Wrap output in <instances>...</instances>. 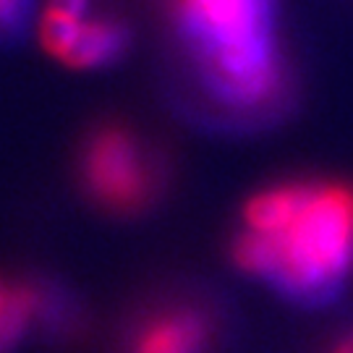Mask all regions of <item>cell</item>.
<instances>
[{
	"mask_svg": "<svg viewBox=\"0 0 353 353\" xmlns=\"http://www.w3.org/2000/svg\"><path fill=\"white\" fill-rule=\"evenodd\" d=\"M178 16L223 100L256 105L275 92L280 74L270 0H181Z\"/></svg>",
	"mask_w": 353,
	"mask_h": 353,
	"instance_id": "6da1fadb",
	"label": "cell"
},
{
	"mask_svg": "<svg viewBox=\"0 0 353 353\" xmlns=\"http://www.w3.org/2000/svg\"><path fill=\"white\" fill-rule=\"evenodd\" d=\"M272 239L278 267L270 280L285 296L301 301L332 296L353 270V189L314 183L301 212Z\"/></svg>",
	"mask_w": 353,
	"mask_h": 353,
	"instance_id": "7a4b0ae2",
	"label": "cell"
},
{
	"mask_svg": "<svg viewBox=\"0 0 353 353\" xmlns=\"http://www.w3.org/2000/svg\"><path fill=\"white\" fill-rule=\"evenodd\" d=\"M81 178L92 199L113 212H139L154 196V163L123 126L92 131L81 152Z\"/></svg>",
	"mask_w": 353,
	"mask_h": 353,
	"instance_id": "3957f363",
	"label": "cell"
},
{
	"mask_svg": "<svg viewBox=\"0 0 353 353\" xmlns=\"http://www.w3.org/2000/svg\"><path fill=\"white\" fill-rule=\"evenodd\" d=\"M212 338L210 316L196 306H173L139 327L131 353H204Z\"/></svg>",
	"mask_w": 353,
	"mask_h": 353,
	"instance_id": "277c9868",
	"label": "cell"
},
{
	"mask_svg": "<svg viewBox=\"0 0 353 353\" xmlns=\"http://www.w3.org/2000/svg\"><path fill=\"white\" fill-rule=\"evenodd\" d=\"M314 183L309 181H290L280 183L275 189H265L254 194L243 207V223L249 230L275 236L290 225V220L301 212Z\"/></svg>",
	"mask_w": 353,
	"mask_h": 353,
	"instance_id": "5b68a950",
	"label": "cell"
},
{
	"mask_svg": "<svg viewBox=\"0 0 353 353\" xmlns=\"http://www.w3.org/2000/svg\"><path fill=\"white\" fill-rule=\"evenodd\" d=\"M128 42H131V32L126 24L113 19H92V21H84L81 34L71 52L63 58V63L71 68L110 65L126 52Z\"/></svg>",
	"mask_w": 353,
	"mask_h": 353,
	"instance_id": "8992f818",
	"label": "cell"
},
{
	"mask_svg": "<svg viewBox=\"0 0 353 353\" xmlns=\"http://www.w3.org/2000/svg\"><path fill=\"white\" fill-rule=\"evenodd\" d=\"M42 293L29 283L6 285L0 280V353H8L21 341L29 319L39 312Z\"/></svg>",
	"mask_w": 353,
	"mask_h": 353,
	"instance_id": "52a82bcc",
	"label": "cell"
},
{
	"mask_svg": "<svg viewBox=\"0 0 353 353\" xmlns=\"http://www.w3.org/2000/svg\"><path fill=\"white\" fill-rule=\"evenodd\" d=\"M81 26H84L81 16L50 6L42 13V21H39V42L52 58H58L63 63V58L71 52V48L81 34Z\"/></svg>",
	"mask_w": 353,
	"mask_h": 353,
	"instance_id": "ba28073f",
	"label": "cell"
},
{
	"mask_svg": "<svg viewBox=\"0 0 353 353\" xmlns=\"http://www.w3.org/2000/svg\"><path fill=\"white\" fill-rule=\"evenodd\" d=\"M32 0H0V32L13 34L26 24Z\"/></svg>",
	"mask_w": 353,
	"mask_h": 353,
	"instance_id": "9c48e42d",
	"label": "cell"
},
{
	"mask_svg": "<svg viewBox=\"0 0 353 353\" xmlns=\"http://www.w3.org/2000/svg\"><path fill=\"white\" fill-rule=\"evenodd\" d=\"M87 3H89V0H50L52 8H61V11L76 13V16H81V13L87 11Z\"/></svg>",
	"mask_w": 353,
	"mask_h": 353,
	"instance_id": "30bf717a",
	"label": "cell"
},
{
	"mask_svg": "<svg viewBox=\"0 0 353 353\" xmlns=\"http://www.w3.org/2000/svg\"><path fill=\"white\" fill-rule=\"evenodd\" d=\"M335 353H353V330L343 338L341 343H338V348H335Z\"/></svg>",
	"mask_w": 353,
	"mask_h": 353,
	"instance_id": "8fae6325",
	"label": "cell"
}]
</instances>
